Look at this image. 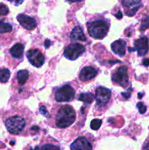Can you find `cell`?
<instances>
[{
	"instance_id": "obj_1",
	"label": "cell",
	"mask_w": 149,
	"mask_h": 150,
	"mask_svg": "<svg viewBox=\"0 0 149 150\" xmlns=\"http://www.w3.org/2000/svg\"><path fill=\"white\" fill-rule=\"evenodd\" d=\"M76 113L70 105L58 107L54 114V122L58 128H66L71 126L75 122Z\"/></svg>"
},
{
	"instance_id": "obj_2",
	"label": "cell",
	"mask_w": 149,
	"mask_h": 150,
	"mask_svg": "<svg viewBox=\"0 0 149 150\" xmlns=\"http://www.w3.org/2000/svg\"><path fill=\"white\" fill-rule=\"evenodd\" d=\"M5 126L9 133L13 135L20 134L29 123L28 116L17 114L10 116L5 120Z\"/></svg>"
},
{
	"instance_id": "obj_3",
	"label": "cell",
	"mask_w": 149,
	"mask_h": 150,
	"mask_svg": "<svg viewBox=\"0 0 149 150\" xmlns=\"http://www.w3.org/2000/svg\"><path fill=\"white\" fill-rule=\"evenodd\" d=\"M86 26L89 35L94 39H103L109 31V23L105 19L91 21L88 22Z\"/></svg>"
},
{
	"instance_id": "obj_4",
	"label": "cell",
	"mask_w": 149,
	"mask_h": 150,
	"mask_svg": "<svg viewBox=\"0 0 149 150\" xmlns=\"http://www.w3.org/2000/svg\"><path fill=\"white\" fill-rule=\"evenodd\" d=\"M75 91L70 84H66L57 89L55 94L56 100L58 103L70 102L74 98Z\"/></svg>"
},
{
	"instance_id": "obj_5",
	"label": "cell",
	"mask_w": 149,
	"mask_h": 150,
	"mask_svg": "<svg viewBox=\"0 0 149 150\" xmlns=\"http://www.w3.org/2000/svg\"><path fill=\"white\" fill-rule=\"evenodd\" d=\"M85 47L80 43L70 44L64 51V56L70 60H75L85 52Z\"/></svg>"
},
{
	"instance_id": "obj_6",
	"label": "cell",
	"mask_w": 149,
	"mask_h": 150,
	"mask_svg": "<svg viewBox=\"0 0 149 150\" xmlns=\"http://www.w3.org/2000/svg\"><path fill=\"white\" fill-rule=\"evenodd\" d=\"M112 80L113 83L127 87L129 82V76L127 73V67L126 66H121L118 67L112 75Z\"/></svg>"
},
{
	"instance_id": "obj_7",
	"label": "cell",
	"mask_w": 149,
	"mask_h": 150,
	"mask_svg": "<svg viewBox=\"0 0 149 150\" xmlns=\"http://www.w3.org/2000/svg\"><path fill=\"white\" fill-rule=\"evenodd\" d=\"M96 100V105L100 108L105 107L111 98V91L102 86H99L96 89V96H95Z\"/></svg>"
},
{
	"instance_id": "obj_8",
	"label": "cell",
	"mask_w": 149,
	"mask_h": 150,
	"mask_svg": "<svg viewBox=\"0 0 149 150\" xmlns=\"http://www.w3.org/2000/svg\"><path fill=\"white\" fill-rule=\"evenodd\" d=\"M26 57L29 62L36 67H42L45 62V57L38 49H31L26 53Z\"/></svg>"
},
{
	"instance_id": "obj_9",
	"label": "cell",
	"mask_w": 149,
	"mask_h": 150,
	"mask_svg": "<svg viewBox=\"0 0 149 150\" xmlns=\"http://www.w3.org/2000/svg\"><path fill=\"white\" fill-rule=\"evenodd\" d=\"M71 150H92V142L86 136H80L70 145Z\"/></svg>"
},
{
	"instance_id": "obj_10",
	"label": "cell",
	"mask_w": 149,
	"mask_h": 150,
	"mask_svg": "<svg viewBox=\"0 0 149 150\" xmlns=\"http://www.w3.org/2000/svg\"><path fill=\"white\" fill-rule=\"evenodd\" d=\"M17 20L24 29L32 30L37 26V21L34 18L24 14H19L17 16Z\"/></svg>"
},
{
	"instance_id": "obj_11",
	"label": "cell",
	"mask_w": 149,
	"mask_h": 150,
	"mask_svg": "<svg viewBox=\"0 0 149 150\" xmlns=\"http://www.w3.org/2000/svg\"><path fill=\"white\" fill-rule=\"evenodd\" d=\"M142 0H121L123 7L126 10V13L129 16H132L140 7Z\"/></svg>"
},
{
	"instance_id": "obj_12",
	"label": "cell",
	"mask_w": 149,
	"mask_h": 150,
	"mask_svg": "<svg viewBox=\"0 0 149 150\" xmlns=\"http://www.w3.org/2000/svg\"><path fill=\"white\" fill-rule=\"evenodd\" d=\"M97 75V70L91 66H86L81 70L79 79L82 81H89L94 79Z\"/></svg>"
},
{
	"instance_id": "obj_13",
	"label": "cell",
	"mask_w": 149,
	"mask_h": 150,
	"mask_svg": "<svg viewBox=\"0 0 149 150\" xmlns=\"http://www.w3.org/2000/svg\"><path fill=\"white\" fill-rule=\"evenodd\" d=\"M134 46L138 53V56L140 57L145 56L147 54L148 50V40L146 37H143V38L135 40Z\"/></svg>"
},
{
	"instance_id": "obj_14",
	"label": "cell",
	"mask_w": 149,
	"mask_h": 150,
	"mask_svg": "<svg viewBox=\"0 0 149 150\" xmlns=\"http://www.w3.org/2000/svg\"><path fill=\"white\" fill-rule=\"evenodd\" d=\"M127 43L124 40H118L111 44V49L117 55L124 57L126 54Z\"/></svg>"
},
{
	"instance_id": "obj_15",
	"label": "cell",
	"mask_w": 149,
	"mask_h": 150,
	"mask_svg": "<svg viewBox=\"0 0 149 150\" xmlns=\"http://www.w3.org/2000/svg\"><path fill=\"white\" fill-rule=\"evenodd\" d=\"M70 39L72 41H86V38L83 31L80 26H76L73 28L70 34Z\"/></svg>"
},
{
	"instance_id": "obj_16",
	"label": "cell",
	"mask_w": 149,
	"mask_h": 150,
	"mask_svg": "<svg viewBox=\"0 0 149 150\" xmlns=\"http://www.w3.org/2000/svg\"><path fill=\"white\" fill-rule=\"evenodd\" d=\"M23 51H24V45L19 42L16 43L10 48V53L13 58L19 59L23 57Z\"/></svg>"
},
{
	"instance_id": "obj_17",
	"label": "cell",
	"mask_w": 149,
	"mask_h": 150,
	"mask_svg": "<svg viewBox=\"0 0 149 150\" xmlns=\"http://www.w3.org/2000/svg\"><path fill=\"white\" fill-rule=\"evenodd\" d=\"M29 77V72L26 70H19L17 73V81L18 83L22 86L24 85L27 82Z\"/></svg>"
},
{
	"instance_id": "obj_18",
	"label": "cell",
	"mask_w": 149,
	"mask_h": 150,
	"mask_svg": "<svg viewBox=\"0 0 149 150\" xmlns=\"http://www.w3.org/2000/svg\"><path fill=\"white\" fill-rule=\"evenodd\" d=\"M36 150H60V147L56 144L48 142L38 146Z\"/></svg>"
},
{
	"instance_id": "obj_19",
	"label": "cell",
	"mask_w": 149,
	"mask_h": 150,
	"mask_svg": "<svg viewBox=\"0 0 149 150\" xmlns=\"http://www.w3.org/2000/svg\"><path fill=\"white\" fill-rule=\"evenodd\" d=\"M94 98H95L94 95H93L92 93L89 92V93L80 94V96H79L78 100H79L83 101V102H84L85 103L90 104L93 102V100H94Z\"/></svg>"
},
{
	"instance_id": "obj_20",
	"label": "cell",
	"mask_w": 149,
	"mask_h": 150,
	"mask_svg": "<svg viewBox=\"0 0 149 150\" xmlns=\"http://www.w3.org/2000/svg\"><path fill=\"white\" fill-rule=\"evenodd\" d=\"M10 72L7 68L0 69V82L1 83H6L10 79Z\"/></svg>"
},
{
	"instance_id": "obj_21",
	"label": "cell",
	"mask_w": 149,
	"mask_h": 150,
	"mask_svg": "<svg viewBox=\"0 0 149 150\" xmlns=\"http://www.w3.org/2000/svg\"><path fill=\"white\" fill-rule=\"evenodd\" d=\"M12 26L10 23L0 22V33H9L12 32Z\"/></svg>"
},
{
	"instance_id": "obj_22",
	"label": "cell",
	"mask_w": 149,
	"mask_h": 150,
	"mask_svg": "<svg viewBox=\"0 0 149 150\" xmlns=\"http://www.w3.org/2000/svg\"><path fill=\"white\" fill-rule=\"evenodd\" d=\"M102 125V120L99 119H94L91 121L90 124V127L92 130H97Z\"/></svg>"
},
{
	"instance_id": "obj_23",
	"label": "cell",
	"mask_w": 149,
	"mask_h": 150,
	"mask_svg": "<svg viewBox=\"0 0 149 150\" xmlns=\"http://www.w3.org/2000/svg\"><path fill=\"white\" fill-rule=\"evenodd\" d=\"M9 13V9L5 4L0 3V16H6Z\"/></svg>"
},
{
	"instance_id": "obj_24",
	"label": "cell",
	"mask_w": 149,
	"mask_h": 150,
	"mask_svg": "<svg viewBox=\"0 0 149 150\" xmlns=\"http://www.w3.org/2000/svg\"><path fill=\"white\" fill-rule=\"evenodd\" d=\"M137 107L139 110V112L140 114H144L146 111V106L143 103H138L137 104Z\"/></svg>"
},
{
	"instance_id": "obj_25",
	"label": "cell",
	"mask_w": 149,
	"mask_h": 150,
	"mask_svg": "<svg viewBox=\"0 0 149 150\" xmlns=\"http://www.w3.org/2000/svg\"><path fill=\"white\" fill-rule=\"evenodd\" d=\"M8 1L13 3V4H14L15 5H20V4H21L23 3V1L24 0H8Z\"/></svg>"
},
{
	"instance_id": "obj_26",
	"label": "cell",
	"mask_w": 149,
	"mask_h": 150,
	"mask_svg": "<svg viewBox=\"0 0 149 150\" xmlns=\"http://www.w3.org/2000/svg\"><path fill=\"white\" fill-rule=\"evenodd\" d=\"M67 1H70V2H80L82 1L83 0H67Z\"/></svg>"
},
{
	"instance_id": "obj_27",
	"label": "cell",
	"mask_w": 149,
	"mask_h": 150,
	"mask_svg": "<svg viewBox=\"0 0 149 150\" xmlns=\"http://www.w3.org/2000/svg\"><path fill=\"white\" fill-rule=\"evenodd\" d=\"M145 150H149V142L145 146Z\"/></svg>"
}]
</instances>
